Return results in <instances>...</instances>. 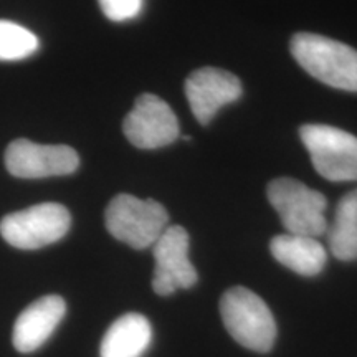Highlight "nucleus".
Returning a JSON list of instances; mask_svg holds the SVG:
<instances>
[{"mask_svg":"<svg viewBox=\"0 0 357 357\" xmlns=\"http://www.w3.org/2000/svg\"><path fill=\"white\" fill-rule=\"evenodd\" d=\"M291 55L312 78L329 86L357 91V50L318 33H296Z\"/></svg>","mask_w":357,"mask_h":357,"instance_id":"obj_1","label":"nucleus"},{"mask_svg":"<svg viewBox=\"0 0 357 357\" xmlns=\"http://www.w3.org/2000/svg\"><path fill=\"white\" fill-rule=\"evenodd\" d=\"M220 314L227 331L240 346L268 352L276 341V323L270 307L248 288L235 287L223 293Z\"/></svg>","mask_w":357,"mask_h":357,"instance_id":"obj_2","label":"nucleus"},{"mask_svg":"<svg viewBox=\"0 0 357 357\" xmlns=\"http://www.w3.org/2000/svg\"><path fill=\"white\" fill-rule=\"evenodd\" d=\"M266 195L288 234L316 238L328 231L329 225L324 215L328 200L321 192L298 178L280 177L268 185Z\"/></svg>","mask_w":357,"mask_h":357,"instance_id":"obj_3","label":"nucleus"},{"mask_svg":"<svg viewBox=\"0 0 357 357\" xmlns=\"http://www.w3.org/2000/svg\"><path fill=\"white\" fill-rule=\"evenodd\" d=\"M166 208L153 199H137L119 194L111 200L105 213L106 229L119 242L136 250L153 247L167 229Z\"/></svg>","mask_w":357,"mask_h":357,"instance_id":"obj_4","label":"nucleus"},{"mask_svg":"<svg viewBox=\"0 0 357 357\" xmlns=\"http://www.w3.org/2000/svg\"><path fill=\"white\" fill-rule=\"evenodd\" d=\"M70 225L68 208L47 202L8 213L0 220V235L13 248L38 250L63 238Z\"/></svg>","mask_w":357,"mask_h":357,"instance_id":"obj_5","label":"nucleus"},{"mask_svg":"<svg viewBox=\"0 0 357 357\" xmlns=\"http://www.w3.org/2000/svg\"><path fill=\"white\" fill-rule=\"evenodd\" d=\"M300 136L319 176L331 182L357 181L356 136L326 124H305Z\"/></svg>","mask_w":357,"mask_h":357,"instance_id":"obj_6","label":"nucleus"},{"mask_svg":"<svg viewBox=\"0 0 357 357\" xmlns=\"http://www.w3.org/2000/svg\"><path fill=\"white\" fill-rule=\"evenodd\" d=\"M189 234L184 227H167L153 245L155 260L153 289L159 296H169L181 288L197 283V270L189 260Z\"/></svg>","mask_w":357,"mask_h":357,"instance_id":"obj_7","label":"nucleus"},{"mask_svg":"<svg viewBox=\"0 0 357 357\" xmlns=\"http://www.w3.org/2000/svg\"><path fill=\"white\" fill-rule=\"evenodd\" d=\"M78 166L77 151L70 146H47L35 144L29 139H15L6 151L7 171L19 178L68 176Z\"/></svg>","mask_w":357,"mask_h":357,"instance_id":"obj_8","label":"nucleus"},{"mask_svg":"<svg viewBox=\"0 0 357 357\" xmlns=\"http://www.w3.org/2000/svg\"><path fill=\"white\" fill-rule=\"evenodd\" d=\"M128 141L139 149H158L178 137V121L171 106L155 95H141L123 123Z\"/></svg>","mask_w":357,"mask_h":357,"instance_id":"obj_9","label":"nucleus"},{"mask_svg":"<svg viewBox=\"0 0 357 357\" xmlns=\"http://www.w3.org/2000/svg\"><path fill=\"white\" fill-rule=\"evenodd\" d=\"M242 91V83L234 73L212 66L195 70L185 79L187 101L200 124L211 123L218 109L238 100Z\"/></svg>","mask_w":357,"mask_h":357,"instance_id":"obj_10","label":"nucleus"},{"mask_svg":"<svg viewBox=\"0 0 357 357\" xmlns=\"http://www.w3.org/2000/svg\"><path fill=\"white\" fill-rule=\"evenodd\" d=\"M66 312V303L61 296L48 294L38 298L20 312L13 324L12 342L22 354H30L42 347L55 333Z\"/></svg>","mask_w":357,"mask_h":357,"instance_id":"obj_11","label":"nucleus"},{"mask_svg":"<svg viewBox=\"0 0 357 357\" xmlns=\"http://www.w3.org/2000/svg\"><path fill=\"white\" fill-rule=\"evenodd\" d=\"M153 341L149 319L139 312H128L109 326L101 341V357H142Z\"/></svg>","mask_w":357,"mask_h":357,"instance_id":"obj_12","label":"nucleus"},{"mask_svg":"<svg viewBox=\"0 0 357 357\" xmlns=\"http://www.w3.org/2000/svg\"><path fill=\"white\" fill-rule=\"evenodd\" d=\"M270 250L276 261L301 276L319 275L328 260L323 245L305 235H276L271 240Z\"/></svg>","mask_w":357,"mask_h":357,"instance_id":"obj_13","label":"nucleus"},{"mask_svg":"<svg viewBox=\"0 0 357 357\" xmlns=\"http://www.w3.org/2000/svg\"><path fill=\"white\" fill-rule=\"evenodd\" d=\"M329 250L337 260H357V189L347 192L339 200L334 222L328 227Z\"/></svg>","mask_w":357,"mask_h":357,"instance_id":"obj_14","label":"nucleus"},{"mask_svg":"<svg viewBox=\"0 0 357 357\" xmlns=\"http://www.w3.org/2000/svg\"><path fill=\"white\" fill-rule=\"evenodd\" d=\"M37 35L15 22L0 20V60L17 61L32 56L38 50Z\"/></svg>","mask_w":357,"mask_h":357,"instance_id":"obj_15","label":"nucleus"},{"mask_svg":"<svg viewBox=\"0 0 357 357\" xmlns=\"http://www.w3.org/2000/svg\"><path fill=\"white\" fill-rule=\"evenodd\" d=\"M102 13L113 22L131 20L139 15L142 0H98Z\"/></svg>","mask_w":357,"mask_h":357,"instance_id":"obj_16","label":"nucleus"}]
</instances>
